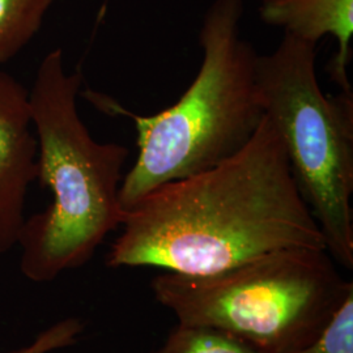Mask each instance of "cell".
<instances>
[{"label": "cell", "instance_id": "cell-12", "mask_svg": "<svg viewBox=\"0 0 353 353\" xmlns=\"http://www.w3.org/2000/svg\"><path fill=\"white\" fill-rule=\"evenodd\" d=\"M259 1H261V3H262V1H265V0H259Z\"/></svg>", "mask_w": 353, "mask_h": 353}, {"label": "cell", "instance_id": "cell-11", "mask_svg": "<svg viewBox=\"0 0 353 353\" xmlns=\"http://www.w3.org/2000/svg\"><path fill=\"white\" fill-rule=\"evenodd\" d=\"M84 325L79 318H65L55 322L24 347L8 353H52L74 345Z\"/></svg>", "mask_w": 353, "mask_h": 353}, {"label": "cell", "instance_id": "cell-2", "mask_svg": "<svg viewBox=\"0 0 353 353\" xmlns=\"http://www.w3.org/2000/svg\"><path fill=\"white\" fill-rule=\"evenodd\" d=\"M81 83V72H68L63 51L54 49L29 90L37 179L52 195L46 210L26 219L17 242L20 271L33 283L87 265L125 216L119 189L128 150L92 138L77 109Z\"/></svg>", "mask_w": 353, "mask_h": 353}, {"label": "cell", "instance_id": "cell-9", "mask_svg": "<svg viewBox=\"0 0 353 353\" xmlns=\"http://www.w3.org/2000/svg\"><path fill=\"white\" fill-rule=\"evenodd\" d=\"M154 353H263L224 331L178 323Z\"/></svg>", "mask_w": 353, "mask_h": 353}, {"label": "cell", "instance_id": "cell-10", "mask_svg": "<svg viewBox=\"0 0 353 353\" xmlns=\"http://www.w3.org/2000/svg\"><path fill=\"white\" fill-rule=\"evenodd\" d=\"M292 353H353V292H351L316 339Z\"/></svg>", "mask_w": 353, "mask_h": 353}, {"label": "cell", "instance_id": "cell-7", "mask_svg": "<svg viewBox=\"0 0 353 353\" xmlns=\"http://www.w3.org/2000/svg\"><path fill=\"white\" fill-rule=\"evenodd\" d=\"M259 14L267 26L305 42L316 45L323 37L335 38L338 52L328 72L341 92H352L348 64L352 57L353 0H265Z\"/></svg>", "mask_w": 353, "mask_h": 353}, {"label": "cell", "instance_id": "cell-6", "mask_svg": "<svg viewBox=\"0 0 353 353\" xmlns=\"http://www.w3.org/2000/svg\"><path fill=\"white\" fill-rule=\"evenodd\" d=\"M37 156L29 90L0 71V254L17 246L28 189L37 179Z\"/></svg>", "mask_w": 353, "mask_h": 353}, {"label": "cell", "instance_id": "cell-1", "mask_svg": "<svg viewBox=\"0 0 353 353\" xmlns=\"http://www.w3.org/2000/svg\"><path fill=\"white\" fill-rule=\"evenodd\" d=\"M109 267L207 275L268 252L326 249L265 115L239 153L152 191L125 212Z\"/></svg>", "mask_w": 353, "mask_h": 353}, {"label": "cell", "instance_id": "cell-8", "mask_svg": "<svg viewBox=\"0 0 353 353\" xmlns=\"http://www.w3.org/2000/svg\"><path fill=\"white\" fill-rule=\"evenodd\" d=\"M54 0H0V64L13 59L41 29Z\"/></svg>", "mask_w": 353, "mask_h": 353}, {"label": "cell", "instance_id": "cell-3", "mask_svg": "<svg viewBox=\"0 0 353 353\" xmlns=\"http://www.w3.org/2000/svg\"><path fill=\"white\" fill-rule=\"evenodd\" d=\"M242 14L243 0H214L199 32V71L178 101L160 113L138 115L103 94L85 93L103 112L130 117L137 128L138 157L119 189L123 212L166 183L230 159L262 123L259 54L241 37Z\"/></svg>", "mask_w": 353, "mask_h": 353}, {"label": "cell", "instance_id": "cell-5", "mask_svg": "<svg viewBox=\"0 0 353 353\" xmlns=\"http://www.w3.org/2000/svg\"><path fill=\"white\" fill-rule=\"evenodd\" d=\"M256 77L265 115L278 131L326 250L351 271L352 92L325 94L316 76V45L288 34L272 52L258 57Z\"/></svg>", "mask_w": 353, "mask_h": 353}, {"label": "cell", "instance_id": "cell-4", "mask_svg": "<svg viewBox=\"0 0 353 353\" xmlns=\"http://www.w3.org/2000/svg\"><path fill=\"white\" fill-rule=\"evenodd\" d=\"M156 300L178 323L212 327L263 353H292L314 341L353 292L326 249L268 252L207 275L164 272Z\"/></svg>", "mask_w": 353, "mask_h": 353}]
</instances>
